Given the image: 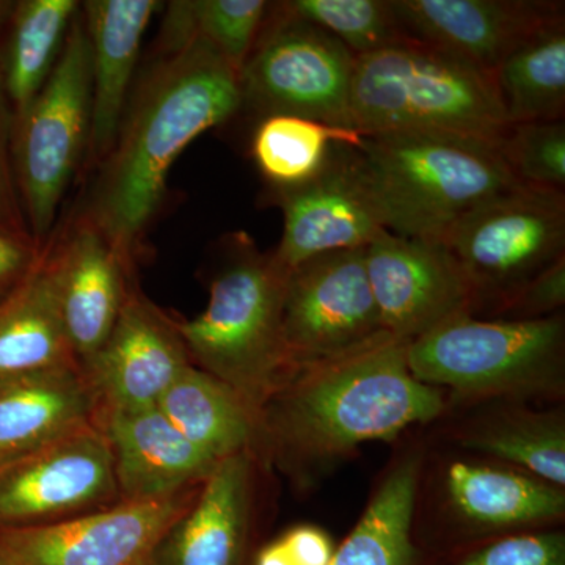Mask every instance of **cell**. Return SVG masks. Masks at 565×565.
Masks as SVG:
<instances>
[{"instance_id": "cell-35", "label": "cell", "mask_w": 565, "mask_h": 565, "mask_svg": "<svg viewBox=\"0 0 565 565\" xmlns=\"http://www.w3.org/2000/svg\"><path fill=\"white\" fill-rule=\"evenodd\" d=\"M337 544L323 527L302 523L256 553L255 565H327Z\"/></svg>"}, {"instance_id": "cell-21", "label": "cell", "mask_w": 565, "mask_h": 565, "mask_svg": "<svg viewBox=\"0 0 565 565\" xmlns=\"http://www.w3.org/2000/svg\"><path fill=\"white\" fill-rule=\"evenodd\" d=\"M114 460L118 501H143L202 484L214 462L156 407L96 416Z\"/></svg>"}, {"instance_id": "cell-24", "label": "cell", "mask_w": 565, "mask_h": 565, "mask_svg": "<svg viewBox=\"0 0 565 565\" xmlns=\"http://www.w3.org/2000/svg\"><path fill=\"white\" fill-rule=\"evenodd\" d=\"M98 401L82 367L0 379V465L96 423Z\"/></svg>"}, {"instance_id": "cell-38", "label": "cell", "mask_w": 565, "mask_h": 565, "mask_svg": "<svg viewBox=\"0 0 565 565\" xmlns=\"http://www.w3.org/2000/svg\"><path fill=\"white\" fill-rule=\"evenodd\" d=\"M14 7H17V0H0V39L6 32L7 25H9Z\"/></svg>"}, {"instance_id": "cell-9", "label": "cell", "mask_w": 565, "mask_h": 565, "mask_svg": "<svg viewBox=\"0 0 565 565\" xmlns=\"http://www.w3.org/2000/svg\"><path fill=\"white\" fill-rule=\"evenodd\" d=\"M356 55L282 2L270 3L239 73L243 107L259 115H297L351 128L349 104ZM355 131V129H353Z\"/></svg>"}, {"instance_id": "cell-4", "label": "cell", "mask_w": 565, "mask_h": 565, "mask_svg": "<svg viewBox=\"0 0 565 565\" xmlns=\"http://www.w3.org/2000/svg\"><path fill=\"white\" fill-rule=\"evenodd\" d=\"M349 117L363 136L452 134L497 147L511 128L493 74L411 39L356 57Z\"/></svg>"}, {"instance_id": "cell-18", "label": "cell", "mask_w": 565, "mask_h": 565, "mask_svg": "<svg viewBox=\"0 0 565 565\" xmlns=\"http://www.w3.org/2000/svg\"><path fill=\"white\" fill-rule=\"evenodd\" d=\"M405 39L451 52L493 74L523 41L564 17L550 0H390Z\"/></svg>"}, {"instance_id": "cell-27", "label": "cell", "mask_w": 565, "mask_h": 565, "mask_svg": "<svg viewBox=\"0 0 565 565\" xmlns=\"http://www.w3.org/2000/svg\"><path fill=\"white\" fill-rule=\"evenodd\" d=\"M79 9L77 0H17L0 39V82L13 120L46 84Z\"/></svg>"}, {"instance_id": "cell-29", "label": "cell", "mask_w": 565, "mask_h": 565, "mask_svg": "<svg viewBox=\"0 0 565 565\" xmlns=\"http://www.w3.org/2000/svg\"><path fill=\"white\" fill-rule=\"evenodd\" d=\"M363 134L329 122L267 115L259 118L252 137V156L270 189H289L316 177L334 145H362Z\"/></svg>"}, {"instance_id": "cell-36", "label": "cell", "mask_w": 565, "mask_h": 565, "mask_svg": "<svg viewBox=\"0 0 565 565\" xmlns=\"http://www.w3.org/2000/svg\"><path fill=\"white\" fill-rule=\"evenodd\" d=\"M13 121V111L0 82V232L32 239L14 178L11 154Z\"/></svg>"}, {"instance_id": "cell-15", "label": "cell", "mask_w": 565, "mask_h": 565, "mask_svg": "<svg viewBox=\"0 0 565 565\" xmlns=\"http://www.w3.org/2000/svg\"><path fill=\"white\" fill-rule=\"evenodd\" d=\"M364 259L386 333L412 343L456 316L471 315L470 285L441 241L384 230L366 245Z\"/></svg>"}, {"instance_id": "cell-32", "label": "cell", "mask_w": 565, "mask_h": 565, "mask_svg": "<svg viewBox=\"0 0 565 565\" xmlns=\"http://www.w3.org/2000/svg\"><path fill=\"white\" fill-rule=\"evenodd\" d=\"M498 148L516 181L533 188L564 191V120L511 125Z\"/></svg>"}, {"instance_id": "cell-6", "label": "cell", "mask_w": 565, "mask_h": 565, "mask_svg": "<svg viewBox=\"0 0 565 565\" xmlns=\"http://www.w3.org/2000/svg\"><path fill=\"white\" fill-rule=\"evenodd\" d=\"M408 366L423 384L444 390L448 407L565 396L564 313L533 321L456 316L407 345Z\"/></svg>"}, {"instance_id": "cell-2", "label": "cell", "mask_w": 565, "mask_h": 565, "mask_svg": "<svg viewBox=\"0 0 565 565\" xmlns=\"http://www.w3.org/2000/svg\"><path fill=\"white\" fill-rule=\"evenodd\" d=\"M158 62L129 96L114 147L76 214L134 273L174 161L196 137L243 109L239 73L199 36L161 39Z\"/></svg>"}, {"instance_id": "cell-23", "label": "cell", "mask_w": 565, "mask_h": 565, "mask_svg": "<svg viewBox=\"0 0 565 565\" xmlns=\"http://www.w3.org/2000/svg\"><path fill=\"white\" fill-rule=\"evenodd\" d=\"M429 449L412 441L379 475L363 514L327 565H423L416 509Z\"/></svg>"}, {"instance_id": "cell-33", "label": "cell", "mask_w": 565, "mask_h": 565, "mask_svg": "<svg viewBox=\"0 0 565 565\" xmlns=\"http://www.w3.org/2000/svg\"><path fill=\"white\" fill-rule=\"evenodd\" d=\"M448 565H565L559 527L501 535L465 546Z\"/></svg>"}, {"instance_id": "cell-7", "label": "cell", "mask_w": 565, "mask_h": 565, "mask_svg": "<svg viewBox=\"0 0 565 565\" xmlns=\"http://www.w3.org/2000/svg\"><path fill=\"white\" fill-rule=\"evenodd\" d=\"M90 122L92 47L81 7L46 84L13 121L14 178L39 248L54 236L65 193L85 162Z\"/></svg>"}, {"instance_id": "cell-26", "label": "cell", "mask_w": 565, "mask_h": 565, "mask_svg": "<svg viewBox=\"0 0 565 565\" xmlns=\"http://www.w3.org/2000/svg\"><path fill=\"white\" fill-rule=\"evenodd\" d=\"M158 407L214 462L248 449L258 455V414L233 388L193 364L163 393Z\"/></svg>"}, {"instance_id": "cell-28", "label": "cell", "mask_w": 565, "mask_h": 565, "mask_svg": "<svg viewBox=\"0 0 565 565\" xmlns=\"http://www.w3.org/2000/svg\"><path fill=\"white\" fill-rule=\"evenodd\" d=\"M493 77L511 125L564 120L565 14L523 41Z\"/></svg>"}, {"instance_id": "cell-5", "label": "cell", "mask_w": 565, "mask_h": 565, "mask_svg": "<svg viewBox=\"0 0 565 565\" xmlns=\"http://www.w3.org/2000/svg\"><path fill=\"white\" fill-rule=\"evenodd\" d=\"M203 313L177 322L193 366L233 388L258 414L292 373L282 337L286 275L247 234L230 236Z\"/></svg>"}, {"instance_id": "cell-13", "label": "cell", "mask_w": 565, "mask_h": 565, "mask_svg": "<svg viewBox=\"0 0 565 565\" xmlns=\"http://www.w3.org/2000/svg\"><path fill=\"white\" fill-rule=\"evenodd\" d=\"M115 503L114 460L98 423L0 465V527L61 522Z\"/></svg>"}, {"instance_id": "cell-22", "label": "cell", "mask_w": 565, "mask_h": 565, "mask_svg": "<svg viewBox=\"0 0 565 565\" xmlns=\"http://www.w3.org/2000/svg\"><path fill=\"white\" fill-rule=\"evenodd\" d=\"M159 6L158 0L81 3L92 47V122L85 169H98L117 140L141 39Z\"/></svg>"}, {"instance_id": "cell-10", "label": "cell", "mask_w": 565, "mask_h": 565, "mask_svg": "<svg viewBox=\"0 0 565 565\" xmlns=\"http://www.w3.org/2000/svg\"><path fill=\"white\" fill-rule=\"evenodd\" d=\"M200 486L156 500L118 501L61 522L0 527V565H150Z\"/></svg>"}, {"instance_id": "cell-17", "label": "cell", "mask_w": 565, "mask_h": 565, "mask_svg": "<svg viewBox=\"0 0 565 565\" xmlns=\"http://www.w3.org/2000/svg\"><path fill=\"white\" fill-rule=\"evenodd\" d=\"M44 248L63 329L82 367L109 338L134 273L104 234L79 214Z\"/></svg>"}, {"instance_id": "cell-16", "label": "cell", "mask_w": 565, "mask_h": 565, "mask_svg": "<svg viewBox=\"0 0 565 565\" xmlns=\"http://www.w3.org/2000/svg\"><path fill=\"white\" fill-rule=\"evenodd\" d=\"M191 364L177 322L131 285L109 338L82 371L99 415L156 407Z\"/></svg>"}, {"instance_id": "cell-14", "label": "cell", "mask_w": 565, "mask_h": 565, "mask_svg": "<svg viewBox=\"0 0 565 565\" xmlns=\"http://www.w3.org/2000/svg\"><path fill=\"white\" fill-rule=\"evenodd\" d=\"M270 193L282 212L281 241L270 255L285 274L323 253L366 247L385 230L351 145H334L311 180Z\"/></svg>"}, {"instance_id": "cell-20", "label": "cell", "mask_w": 565, "mask_h": 565, "mask_svg": "<svg viewBox=\"0 0 565 565\" xmlns=\"http://www.w3.org/2000/svg\"><path fill=\"white\" fill-rule=\"evenodd\" d=\"M522 401L457 405L437 423L452 449L514 467L565 489V415Z\"/></svg>"}, {"instance_id": "cell-30", "label": "cell", "mask_w": 565, "mask_h": 565, "mask_svg": "<svg viewBox=\"0 0 565 565\" xmlns=\"http://www.w3.org/2000/svg\"><path fill=\"white\" fill-rule=\"evenodd\" d=\"M269 7L264 0H182L167 6L166 21L206 41L241 73Z\"/></svg>"}, {"instance_id": "cell-25", "label": "cell", "mask_w": 565, "mask_h": 565, "mask_svg": "<svg viewBox=\"0 0 565 565\" xmlns=\"http://www.w3.org/2000/svg\"><path fill=\"white\" fill-rule=\"evenodd\" d=\"M81 367L63 329L46 248L24 280L0 299V379Z\"/></svg>"}, {"instance_id": "cell-8", "label": "cell", "mask_w": 565, "mask_h": 565, "mask_svg": "<svg viewBox=\"0 0 565 565\" xmlns=\"http://www.w3.org/2000/svg\"><path fill=\"white\" fill-rule=\"evenodd\" d=\"M445 244L487 318L525 282L565 256V191L519 184L465 215Z\"/></svg>"}, {"instance_id": "cell-34", "label": "cell", "mask_w": 565, "mask_h": 565, "mask_svg": "<svg viewBox=\"0 0 565 565\" xmlns=\"http://www.w3.org/2000/svg\"><path fill=\"white\" fill-rule=\"evenodd\" d=\"M565 305V256L546 267L482 319L533 321L563 313Z\"/></svg>"}, {"instance_id": "cell-12", "label": "cell", "mask_w": 565, "mask_h": 565, "mask_svg": "<svg viewBox=\"0 0 565 565\" xmlns=\"http://www.w3.org/2000/svg\"><path fill=\"white\" fill-rule=\"evenodd\" d=\"M438 516L460 548L527 531L559 527L565 520V489L544 479L452 449L434 476Z\"/></svg>"}, {"instance_id": "cell-3", "label": "cell", "mask_w": 565, "mask_h": 565, "mask_svg": "<svg viewBox=\"0 0 565 565\" xmlns=\"http://www.w3.org/2000/svg\"><path fill=\"white\" fill-rule=\"evenodd\" d=\"M356 150L382 225L397 236L445 243L465 215L522 184L497 145L471 137L370 134Z\"/></svg>"}, {"instance_id": "cell-37", "label": "cell", "mask_w": 565, "mask_h": 565, "mask_svg": "<svg viewBox=\"0 0 565 565\" xmlns=\"http://www.w3.org/2000/svg\"><path fill=\"white\" fill-rule=\"evenodd\" d=\"M41 250L32 239L0 232V299L31 273Z\"/></svg>"}, {"instance_id": "cell-1", "label": "cell", "mask_w": 565, "mask_h": 565, "mask_svg": "<svg viewBox=\"0 0 565 565\" xmlns=\"http://www.w3.org/2000/svg\"><path fill=\"white\" fill-rule=\"evenodd\" d=\"M407 341L382 333L332 359L294 367L259 411L258 457L302 489L373 441H396L448 412V394L412 374Z\"/></svg>"}, {"instance_id": "cell-11", "label": "cell", "mask_w": 565, "mask_h": 565, "mask_svg": "<svg viewBox=\"0 0 565 565\" xmlns=\"http://www.w3.org/2000/svg\"><path fill=\"white\" fill-rule=\"evenodd\" d=\"M364 256L366 247L323 253L286 275L282 337L294 367L332 359L386 333Z\"/></svg>"}, {"instance_id": "cell-31", "label": "cell", "mask_w": 565, "mask_h": 565, "mask_svg": "<svg viewBox=\"0 0 565 565\" xmlns=\"http://www.w3.org/2000/svg\"><path fill=\"white\" fill-rule=\"evenodd\" d=\"M282 6L340 40L356 57L405 39L390 0H289Z\"/></svg>"}, {"instance_id": "cell-19", "label": "cell", "mask_w": 565, "mask_h": 565, "mask_svg": "<svg viewBox=\"0 0 565 565\" xmlns=\"http://www.w3.org/2000/svg\"><path fill=\"white\" fill-rule=\"evenodd\" d=\"M259 463L258 455L248 449L215 465L150 565H245Z\"/></svg>"}]
</instances>
